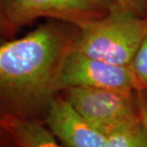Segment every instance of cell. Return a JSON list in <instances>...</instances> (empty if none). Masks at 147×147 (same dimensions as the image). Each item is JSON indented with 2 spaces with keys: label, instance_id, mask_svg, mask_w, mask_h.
I'll return each mask as SVG.
<instances>
[{
  "label": "cell",
  "instance_id": "obj_3",
  "mask_svg": "<svg viewBox=\"0 0 147 147\" xmlns=\"http://www.w3.org/2000/svg\"><path fill=\"white\" fill-rule=\"evenodd\" d=\"M111 0H0L1 30L11 34L39 18L79 25L103 16Z\"/></svg>",
  "mask_w": 147,
  "mask_h": 147
},
{
  "label": "cell",
  "instance_id": "obj_2",
  "mask_svg": "<svg viewBox=\"0 0 147 147\" xmlns=\"http://www.w3.org/2000/svg\"><path fill=\"white\" fill-rule=\"evenodd\" d=\"M74 48L90 57L131 66L147 36V17L113 2L103 16L79 25Z\"/></svg>",
  "mask_w": 147,
  "mask_h": 147
},
{
  "label": "cell",
  "instance_id": "obj_9",
  "mask_svg": "<svg viewBox=\"0 0 147 147\" xmlns=\"http://www.w3.org/2000/svg\"><path fill=\"white\" fill-rule=\"evenodd\" d=\"M131 67L139 80L142 91L147 90V36L137 53Z\"/></svg>",
  "mask_w": 147,
  "mask_h": 147
},
{
  "label": "cell",
  "instance_id": "obj_4",
  "mask_svg": "<svg viewBox=\"0 0 147 147\" xmlns=\"http://www.w3.org/2000/svg\"><path fill=\"white\" fill-rule=\"evenodd\" d=\"M62 92L82 117L106 135L140 117L135 93L87 87H72Z\"/></svg>",
  "mask_w": 147,
  "mask_h": 147
},
{
  "label": "cell",
  "instance_id": "obj_1",
  "mask_svg": "<svg viewBox=\"0 0 147 147\" xmlns=\"http://www.w3.org/2000/svg\"><path fill=\"white\" fill-rule=\"evenodd\" d=\"M75 38L44 24L0 46L1 115L38 119L60 90V73Z\"/></svg>",
  "mask_w": 147,
  "mask_h": 147
},
{
  "label": "cell",
  "instance_id": "obj_6",
  "mask_svg": "<svg viewBox=\"0 0 147 147\" xmlns=\"http://www.w3.org/2000/svg\"><path fill=\"white\" fill-rule=\"evenodd\" d=\"M44 119L51 133L67 147L106 146L107 135L82 117L63 96L53 99Z\"/></svg>",
  "mask_w": 147,
  "mask_h": 147
},
{
  "label": "cell",
  "instance_id": "obj_10",
  "mask_svg": "<svg viewBox=\"0 0 147 147\" xmlns=\"http://www.w3.org/2000/svg\"><path fill=\"white\" fill-rule=\"evenodd\" d=\"M117 4L131 9L140 14H144L147 13V0H111Z\"/></svg>",
  "mask_w": 147,
  "mask_h": 147
},
{
  "label": "cell",
  "instance_id": "obj_5",
  "mask_svg": "<svg viewBox=\"0 0 147 147\" xmlns=\"http://www.w3.org/2000/svg\"><path fill=\"white\" fill-rule=\"evenodd\" d=\"M60 90L72 87L98 88L124 93L142 91L131 66L116 65L96 59L73 48L63 61Z\"/></svg>",
  "mask_w": 147,
  "mask_h": 147
},
{
  "label": "cell",
  "instance_id": "obj_7",
  "mask_svg": "<svg viewBox=\"0 0 147 147\" xmlns=\"http://www.w3.org/2000/svg\"><path fill=\"white\" fill-rule=\"evenodd\" d=\"M0 125L2 132L16 147H61L57 138L39 119L3 114Z\"/></svg>",
  "mask_w": 147,
  "mask_h": 147
},
{
  "label": "cell",
  "instance_id": "obj_8",
  "mask_svg": "<svg viewBox=\"0 0 147 147\" xmlns=\"http://www.w3.org/2000/svg\"><path fill=\"white\" fill-rule=\"evenodd\" d=\"M142 92H137L140 117L108 134L105 147H147V100Z\"/></svg>",
  "mask_w": 147,
  "mask_h": 147
},
{
  "label": "cell",
  "instance_id": "obj_11",
  "mask_svg": "<svg viewBox=\"0 0 147 147\" xmlns=\"http://www.w3.org/2000/svg\"><path fill=\"white\" fill-rule=\"evenodd\" d=\"M1 136V143H0V147H16V144L11 142V140L6 135L4 132H2Z\"/></svg>",
  "mask_w": 147,
  "mask_h": 147
}]
</instances>
